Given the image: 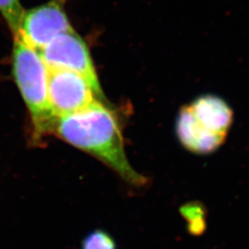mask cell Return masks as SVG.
<instances>
[{"label":"cell","instance_id":"obj_3","mask_svg":"<svg viewBox=\"0 0 249 249\" xmlns=\"http://www.w3.org/2000/svg\"><path fill=\"white\" fill-rule=\"evenodd\" d=\"M48 72L40 53L15 38L12 74L30 113L36 142L52 133L56 119L48 101Z\"/></svg>","mask_w":249,"mask_h":249},{"label":"cell","instance_id":"obj_6","mask_svg":"<svg viewBox=\"0 0 249 249\" xmlns=\"http://www.w3.org/2000/svg\"><path fill=\"white\" fill-rule=\"evenodd\" d=\"M48 71V101L55 118L80 112L101 101L79 74L63 70Z\"/></svg>","mask_w":249,"mask_h":249},{"label":"cell","instance_id":"obj_5","mask_svg":"<svg viewBox=\"0 0 249 249\" xmlns=\"http://www.w3.org/2000/svg\"><path fill=\"white\" fill-rule=\"evenodd\" d=\"M71 31L73 28L64 9L62 0H50L24 11L16 38L40 52L56 36Z\"/></svg>","mask_w":249,"mask_h":249},{"label":"cell","instance_id":"obj_7","mask_svg":"<svg viewBox=\"0 0 249 249\" xmlns=\"http://www.w3.org/2000/svg\"><path fill=\"white\" fill-rule=\"evenodd\" d=\"M181 214L187 221L188 231L192 234H201L206 229V209L198 202H191L180 209Z\"/></svg>","mask_w":249,"mask_h":249},{"label":"cell","instance_id":"obj_8","mask_svg":"<svg viewBox=\"0 0 249 249\" xmlns=\"http://www.w3.org/2000/svg\"><path fill=\"white\" fill-rule=\"evenodd\" d=\"M24 11L19 0H0V14L7 22L14 38L18 36Z\"/></svg>","mask_w":249,"mask_h":249},{"label":"cell","instance_id":"obj_2","mask_svg":"<svg viewBox=\"0 0 249 249\" xmlns=\"http://www.w3.org/2000/svg\"><path fill=\"white\" fill-rule=\"evenodd\" d=\"M232 122L233 112L230 105L219 96L206 94L181 109L177 133L187 151L210 154L224 144Z\"/></svg>","mask_w":249,"mask_h":249},{"label":"cell","instance_id":"obj_9","mask_svg":"<svg viewBox=\"0 0 249 249\" xmlns=\"http://www.w3.org/2000/svg\"><path fill=\"white\" fill-rule=\"evenodd\" d=\"M82 249H116V244L108 232L97 229L83 239Z\"/></svg>","mask_w":249,"mask_h":249},{"label":"cell","instance_id":"obj_1","mask_svg":"<svg viewBox=\"0 0 249 249\" xmlns=\"http://www.w3.org/2000/svg\"><path fill=\"white\" fill-rule=\"evenodd\" d=\"M52 133L104 162L133 187H143L146 178L126 157L124 140L115 114L97 101L71 115L55 119Z\"/></svg>","mask_w":249,"mask_h":249},{"label":"cell","instance_id":"obj_4","mask_svg":"<svg viewBox=\"0 0 249 249\" xmlns=\"http://www.w3.org/2000/svg\"><path fill=\"white\" fill-rule=\"evenodd\" d=\"M39 53L48 71L63 70L79 74L89 82L98 98L105 101L89 48L74 30L56 36Z\"/></svg>","mask_w":249,"mask_h":249}]
</instances>
